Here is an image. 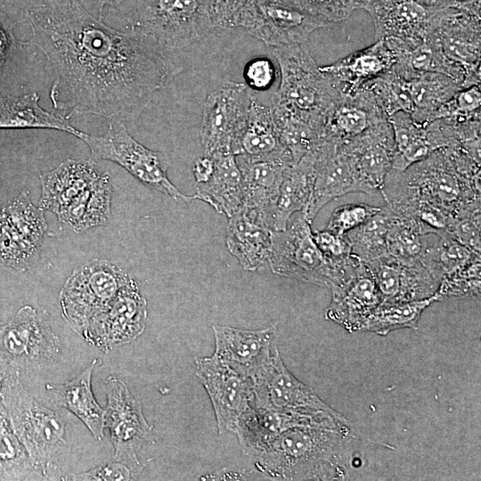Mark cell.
<instances>
[{"mask_svg": "<svg viewBox=\"0 0 481 481\" xmlns=\"http://www.w3.org/2000/svg\"><path fill=\"white\" fill-rule=\"evenodd\" d=\"M29 42L53 76L55 110L108 120L139 117L153 95L183 71L175 53L138 32L117 30L79 0H42L27 11Z\"/></svg>", "mask_w": 481, "mask_h": 481, "instance_id": "cell-1", "label": "cell"}, {"mask_svg": "<svg viewBox=\"0 0 481 481\" xmlns=\"http://www.w3.org/2000/svg\"><path fill=\"white\" fill-rule=\"evenodd\" d=\"M380 193L390 208L423 202L452 219L481 207L480 160L460 146L443 148L404 171L391 168Z\"/></svg>", "mask_w": 481, "mask_h": 481, "instance_id": "cell-2", "label": "cell"}, {"mask_svg": "<svg viewBox=\"0 0 481 481\" xmlns=\"http://www.w3.org/2000/svg\"><path fill=\"white\" fill-rule=\"evenodd\" d=\"M356 436L349 423L297 426L253 457L256 469L276 480H345Z\"/></svg>", "mask_w": 481, "mask_h": 481, "instance_id": "cell-3", "label": "cell"}, {"mask_svg": "<svg viewBox=\"0 0 481 481\" xmlns=\"http://www.w3.org/2000/svg\"><path fill=\"white\" fill-rule=\"evenodd\" d=\"M273 53L281 81L271 106L307 123L324 138L327 117L344 93L341 87L320 69L302 45L275 47Z\"/></svg>", "mask_w": 481, "mask_h": 481, "instance_id": "cell-4", "label": "cell"}, {"mask_svg": "<svg viewBox=\"0 0 481 481\" xmlns=\"http://www.w3.org/2000/svg\"><path fill=\"white\" fill-rule=\"evenodd\" d=\"M0 396L15 434L44 477H48L55 468L54 457L67 444L63 420L25 390L20 377L3 386Z\"/></svg>", "mask_w": 481, "mask_h": 481, "instance_id": "cell-5", "label": "cell"}, {"mask_svg": "<svg viewBox=\"0 0 481 481\" xmlns=\"http://www.w3.org/2000/svg\"><path fill=\"white\" fill-rule=\"evenodd\" d=\"M76 136L88 146L92 159L114 162L143 184L175 200L186 203L194 200L193 195L180 192L168 179L169 160L167 156L138 143L127 131L125 122L109 120L103 135H91L79 131Z\"/></svg>", "mask_w": 481, "mask_h": 481, "instance_id": "cell-6", "label": "cell"}, {"mask_svg": "<svg viewBox=\"0 0 481 481\" xmlns=\"http://www.w3.org/2000/svg\"><path fill=\"white\" fill-rule=\"evenodd\" d=\"M126 20L132 31L175 53L213 29L199 0H136Z\"/></svg>", "mask_w": 481, "mask_h": 481, "instance_id": "cell-7", "label": "cell"}, {"mask_svg": "<svg viewBox=\"0 0 481 481\" xmlns=\"http://www.w3.org/2000/svg\"><path fill=\"white\" fill-rule=\"evenodd\" d=\"M131 278L103 259H93L76 268L60 291L62 316L81 337L89 322L110 304Z\"/></svg>", "mask_w": 481, "mask_h": 481, "instance_id": "cell-8", "label": "cell"}, {"mask_svg": "<svg viewBox=\"0 0 481 481\" xmlns=\"http://www.w3.org/2000/svg\"><path fill=\"white\" fill-rule=\"evenodd\" d=\"M250 379L257 407L320 420L348 421L287 369L276 344Z\"/></svg>", "mask_w": 481, "mask_h": 481, "instance_id": "cell-9", "label": "cell"}, {"mask_svg": "<svg viewBox=\"0 0 481 481\" xmlns=\"http://www.w3.org/2000/svg\"><path fill=\"white\" fill-rule=\"evenodd\" d=\"M326 26L292 0H248L232 24L274 47L303 45L314 30Z\"/></svg>", "mask_w": 481, "mask_h": 481, "instance_id": "cell-10", "label": "cell"}, {"mask_svg": "<svg viewBox=\"0 0 481 481\" xmlns=\"http://www.w3.org/2000/svg\"><path fill=\"white\" fill-rule=\"evenodd\" d=\"M105 389L104 428H109L110 433L113 459L127 466L133 476H136L145 466L140 460V452L153 443L152 427L146 421L140 402L121 379L108 377Z\"/></svg>", "mask_w": 481, "mask_h": 481, "instance_id": "cell-11", "label": "cell"}, {"mask_svg": "<svg viewBox=\"0 0 481 481\" xmlns=\"http://www.w3.org/2000/svg\"><path fill=\"white\" fill-rule=\"evenodd\" d=\"M481 0H466L444 7L429 37L445 58L463 69L462 88L481 85Z\"/></svg>", "mask_w": 481, "mask_h": 481, "instance_id": "cell-12", "label": "cell"}, {"mask_svg": "<svg viewBox=\"0 0 481 481\" xmlns=\"http://www.w3.org/2000/svg\"><path fill=\"white\" fill-rule=\"evenodd\" d=\"M253 94L242 83L226 81L208 95L200 140L205 155L232 153L246 125Z\"/></svg>", "mask_w": 481, "mask_h": 481, "instance_id": "cell-13", "label": "cell"}, {"mask_svg": "<svg viewBox=\"0 0 481 481\" xmlns=\"http://www.w3.org/2000/svg\"><path fill=\"white\" fill-rule=\"evenodd\" d=\"M268 261L275 274L329 287L330 269L301 212L286 229L273 231Z\"/></svg>", "mask_w": 481, "mask_h": 481, "instance_id": "cell-14", "label": "cell"}, {"mask_svg": "<svg viewBox=\"0 0 481 481\" xmlns=\"http://www.w3.org/2000/svg\"><path fill=\"white\" fill-rule=\"evenodd\" d=\"M44 209L24 191L0 212V264L27 270L39 254L47 231Z\"/></svg>", "mask_w": 481, "mask_h": 481, "instance_id": "cell-15", "label": "cell"}, {"mask_svg": "<svg viewBox=\"0 0 481 481\" xmlns=\"http://www.w3.org/2000/svg\"><path fill=\"white\" fill-rule=\"evenodd\" d=\"M314 153V187L310 201L302 212L312 223L330 201L351 192L370 194L351 155L339 141L323 138Z\"/></svg>", "mask_w": 481, "mask_h": 481, "instance_id": "cell-16", "label": "cell"}, {"mask_svg": "<svg viewBox=\"0 0 481 481\" xmlns=\"http://www.w3.org/2000/svg\"><path fill=\"white\" fill-rule=\"evenodd\" d=\"M0 350L20 370L53 363L61 346L45 316L25 306L9 322L0 325Z\"/></svg>", "mask_w": 481, "mask_h": 481, "instance_id": "cell-17", "label": "cell"}, {"mask_svg": "<svg viewBox=\"0 0 481 481\" xmlns=\"http://www.w3.org/2000/svg\"><path fill=\"white\" fill-rule=\"evenodd\" d=\"M146 320L147 301L131 278L110 304L89 322L81 338L108 352L136 339L143 332Z\"/></svg>", "mask_w": 481, "mask_h": 481, "instance_id": "cell-18", "label": "cell"}, {"mask_svg": "<svg viewBox=\"0 0 481 481\" xmlns=\"http://www.w3.org/2000/svg\"><path fill=\"white\" fill-rule=\"evenodd\" d=\"M195 366L196 375L212 403L218 433H235L240 415L254 399L251 379L239 373L214 355L197 358Z\"/></svg>", "mask_w": 481, "mask_h": 481, "instance_id": "cell-19", "label": "cell"}, {"mask_svg": "<svg viewBox=\"0 0 481 481\" xmlns=\"http://www.w3.org/2000/svg\"><path fill=\"white\" fill-rule=\"evenodd\" d=\"M444 8L420 0H365L361 9L372 18L376 40L397 38L417 43L434 30Z\"/></svg>", "mask_w": 481, "mask_h": 481, "instance_id": "cell-20", "label": "cell"}, {"mask_svg": "<svg viewBox=\"0 0 481 481\" xmlns=\"http://www.w3.org/2000/svg\"><path fill=\"white\" fill-rule=\"evenodd\" d=\"M240 170L244 200L240 209L250 219L272 229L275 204L290 158L250 160L235 156Z\"/></svg>", "mask_w": 481, "mask_h": 481, "instance_id": "cell-21", "label": "cell"}, {"mask_svg": "<svg viewBox=\"0 0 481 481\" xmlns=\"http://www.w3.org/2000/svg\"><path fill=\"white\" fill-rule=\"evenodd\" d=\"M365 265L374 278L382 303L428 298L436 294L441 282L420 262L404 264L388 254Z\"/></svg>", "mask_w": 481, "mask_h": 481, "instance_id": "cell-22", "label": "cell"}, {"mask_svg": "<svg viewBox=\"0 0 481 481\" xmlns=\"http://www.w3.org/2000/svg\"><path fill=\"white\" fill-rule=\"evenodd\" d=\"M330 289L332 298L325 318L350 333L360 332L369 315L382 303L374 278L363 261L350 278Z\"/></svg>", "mask_w": 481, "mask_h": 481, "instance_id": "cell-23", "label": "cell"}, {"mask_svg": "<svg viewBox=\"0 0 481 481\" xmlns=\"http://www.w3.org/2000/svg\"><path fill=\"white\" fill-rule=\"evenodd\" d=\"M213 332V355L239 373L251 378L275 345L277 325L254 330L215 325Z\"/></svg>", "mask_w": 481, "mask_h": 481, "instance_id": "cell-24", "label": "cell"}, {"mask_svg": "<svg viewBox=\"0 0 481 481\" xmlns=\"http://www.w3.org/2000/svg\"><path fill=\"white\" fill-rule=\"evenodd\" d=\"M341 143L353 158L370 194L380 192L396 153L389 121L378 122L360 135Z\"/></svg>", "mask_w": 481, "mask_h": 481, "instance_id": "cell-25", "label": "cell"}, {"mask_svg": "<svg viewBox=\"0 0 481 481\" xmlns=\"http://www.w3.org/2000/svg\"><path fill=\"white\" fill-rule=\"evenodd\" d=\"M348 423L320 420L249 406L240 417L235 434L244 454L253 458L263 452L282 432L297 426L331 427Z\"/></svg>", "mask_w": 481, "mask_h": 481, "instance_id": "cell-26", "label": "cell"}, {"mask_svg": "<svg viewBox=\"0 0 481 481\" xmlns=\"http://www.w3.org/2000/svg\"><path fill=\"white\" fill-rule=\"evenodd\" d=\"M101 174L93 159H68L62 161L54 169L39 175L41 196L38 207L57 216Z\"/></svg>", "mask_w": 481, "mask_h": 481, "instance_id": "cell-27", "label": "cell"}, {"mask_svg": "<svg viewBox=\"0 0 481 481\" xmlns=\"http://www.w3.org/2000/svg\"><path fill=\"white\" fill-rule=\"evenodd\" d=\"M395 56L385 39L355 52L332 64L320 67L345 94H354L363 84L390 71Z\"/></svg>", "mask_w": 481, "mask_h": 481, "instance_id": "cell-28", "label": "cell"}, {"mask_svg": "<svg viewBox=\"0 0 481 481\" xmlns=\"http://www.w3.org/2000/svg\"><path fill=\"white\" fill-rule=\"evenodd\" d=\"M387 119L371 92L361 86L354 94L343 93L332 107L327 117L324 138L345 142Z\"/></svg>", "mask_w": 481, "mask_h": 481, "instance_id": "cell-29", "label": "cell"}, {"mask_svg": "<svg viewBox=\"0 0 481 481\" xmlns=\"http://www.w3.org/2000/svg\"><path fill=\"white\" fill-rule=\"evenodd\" d=\"M102 364L99 358L92 363L73 379L61 384H47L55 402L77 416L90 430L94 438L101 441L104 436L105 410L96 402L92 390V375Z\"/></svg>", "mask_w": 481, "mask_h": 481, "instance_id": "cell-30", "label": "cell"}, {"mask_svg": "<svg viewBox=\"0 0 481 481\" xmlns=\"http://www.w3.org/2000/svg\"><path fill=\"white\" fill-rule=\"evenodd\" d=\"M234 156L250 160L278 158L292 159L281 143L271 107L261 104L254 96Z\"/></svg>", "mask_w": 481, "mask_h": 481, "instance_id": "cell-31", "label": "cell"}, {"mask_svg": "<svg viewBox=\"0 0 481 481\" xmlns=\"http://www.w3.org/2000/svg\"><path fill=\"white\" fill-rule=\"evenodd\" d=\"M211 158L214 160L213 173L207 182L196 184L193 197L230 217L239 212L243 205L242 175L232 153L218 154Z\"/></svg>", "mask_w": 481, "mask_h": 481, "instance_id": "cell-32", "label": "cell"}, {"mask_svg": "<svg viewBox=\"0 0 481 481\" xmlns=\"http://www.w3.org/2000/svg\"><path fill=\"white\" fill-rule=\"evenodd\" d=\"M226 246L246 271H256L268 258L273 230L239 211L229 217Z\"/></svg>", "mask_w": 481, "mask_h": 481, "instance_id": "cell-33", "label": "cell"}, {"mask_svg": "<svg viewBox=\"0 0 481 481\" xmlns=\"http://www.w3.org/2000/svg\"><path fill=\"white\" fill-rule=\"evenodd\" d=\"M313 187L314 153L310 151L288 167L283 174L273 217V231L286 229L290 216L306 208Z\"/></svg>", "mask_w": 481, "mask_h": 481, "instance_id": "cell-34", "label": "cell"}, {"mask_svg": "<svg viewBox=\"0 0 481 481\" xmlns=\"http://www.w3.org/2000/svg\"><path fill=\"white\" fill-rule=\"evenodd\" d=\"M37 93L0 97V129H55L72 134L79 130L71 126L69 118L47 111L39 104Z\"/></svg>", "mask_w": 481, "mask_h": 481, "instance_id": "cell-35", "label": "cell"}, {"mask_svg": "<svg viewBox=\"0 0 481 481\" xmlns=\"http://www.w3.org/2000/svg\"><path fill=\"white\" fill-rule=\"evenodd\" d=\"M112 189L110 174L102 173L57 215L59 221L76 232L106 224L110 217Z\"/></svg>", "mask_w": 481, "mask_h": 481, "instance_id": "cell-36", "label": "cell"}, {"mask_svg": "<svg viewBox=\"0 0 481 481\" xmlns=\"http://www.w3.org/2000/svg\"><path fill=\"white\" fill-rule=\"evenodd\" d=\"M388 121L396 147L392 169L404 171L438 150L428 123H419L404 111L394 113Z\"/></svg>", "mask_w": 481, "mask_h": 481, "instance_id": "cell-37", "label": "cell"}, {"mask_svg": "<svg viewBox=\"0 0 481 481\" xmlns=\"http://www.w3.org/2000/svg\"><path fill=\"white\" fill-rule=\"evenodd\" d=\"M404 82L413 107L410 115L422 124L433 121L436 110L461 89L450 77L434 72Z\"/></svg>", "mask_w": 481, "mask_h": 481, "instance_id": "cell-38", "label": "cell"}, {"mask_svg": "<svg viewBox=\"0 0 481 481\" xmlns=\"http://www.w3.org/2000/svg\"><path fill=\"white\" fill-rule=\"evenodd\" d=\"M42 471L15 434L0 396V480L41 479Z\"/></svg>", "mask_w": 481, "mask_h": 481, "instance_id": "cell-39", "label": "cell"}, {"mask_svg": "<svg viewBox=\"0 0 481 481\" xmlns=\"http://www.w3.org/2000/svg\"><path fill=\"white\" fill-rule=\"evenodd\" d=\"M393 214L387 234V254L404 264L420 262L429 235L438 232L417 219Z\"/></svg>", "mask_w": 481, "mask_h": 481, "instance_id": "cell-40", "label": "cell"}, {"mask_svg": "<svg viewBox=\"0 0 481 481\" xmlns=\"http://www.w3.org/2000/svg\"><path fill=\"white\" fill-rule=\"evenodd\" d=\"M435 302H438L436 295L421 300L381 303L366 319L360 332L387 336L396 330H416L422 313Z\"/></svg>", "mask_w": 481, "mask_h": 481, "instance_id": "cell-41", "label": "cell"}, {"mask_svg": "<svg viewBox=\"0 0 481 481\" xmlns=\"http://www.w3.org/2000/svg\"><path fill=\"white\" fill-rule=\"evenodd\" d=\"M393 212L387 207L367 221L345 234L351 253L368 263L387 255V234L393 218Z\"/></svg>", "mask_w": 481, "mask_h": 481, "instance_id": "cell-42", "label": "cell"}, {"mask_svg": "<svg viewBox=\"0 0 481 481\" xmlns=\"http://www.w3.org/2000/svg\"><path fill=\"white\" fill-rule=\"evenodd\" d=\"M362 86L371 92L387 119L397 111L409 114L412 112V103L404 87V78L392 70L368 81Z\"/></svg>", "mask_w": 481, "mask_h": 481, "instance_id": "cell-43", "label": "cell"}, {"mask_svg": "<svg viewBox=\"0 0 481 481\" xmlns=\"http://www.w3.org/2000/svg\"><path fill=\"white\" fill-rule=\"evenodd\" d=\"M481 259L477 258L463 268L442 278L436 292L437 301L449 298H480Z\"/></svg>", "mask_w": 481, "mask_h": 481, "instance_id": "cell-44", "label": "cell"}, {"mask_svg": "<svg viewBox=\"0 0 481 481\" xmlns=\"http://www.w3.org/2000/svg\"><path fill=\"white\" fill-rule=\"evenodd\" d=\"M481 85H474L460 89L448 102L436 112L434 120L448 118L465 121L481 118Z\"/></svg>", "mask_w": 481, "mask_h": 481, "instance_id": "cell-45", "label": "cell"}, {"mask_svg": "<svg viewBox=\"0 0 481 481\" xmlns=\"http://www.w3.org/2000/svg\"><path fill=\"white\" fill-rule=\"evenodd\" d=\"M480 207L464 211L454 216L445 232L458 242L480 255L481 217Z\"/></svg>", "mask_w": 481, "mask_h": 481, "instance_id": "cell-46", "label": "cell"}, {"mask_svg": "<svg viewBox=\"0 0 481 481\" xmlns=\"http://www.w3.org/2000/svg\"><path fill=\"white\" fill-rule=\"evenodd\" d=\"M298 7L328 25L347 19L365 0H292Z\"/></svg>", "mask_w": 481, "mask_h": 481, "instance_id": "cell-47", "label": "cell"}, {"mask_svg": "<svg viewBox=\"0 0 481 481\" xmlns=\"http://www.w3.org/2000/svg\"><path fill=\"white\" fill-rule=\"evenodd\" d=\"M381 207L366 203L344 204L336 208L329 220L326 230L336 234L345 235L367 221L380 210Z\"/></svg>", "mask_w": 481, "mask_h": 481, "instance_id": "cell-48", "label": "cell"}, {"mask_svg": "<svg viewBox=\"0 0 481 481\" xmlns=\"http://www.w3.org/2000/svg\"><path fill=\"white\" fill-rule=\"evenodd\" d=\"M212 29L232 28L248 0H199Z\"/></svg>", "mask_w": 481, "mask_h": 481, "instance_id": "cell-49", "label": "cell"}, {"mask_svg": "<svg viewBox=\"0 0 481 481\" xmlns=\"http://www.w3.org/2000/svg\"><path fill=\"white\" fill-rule=\"evenodd\" d=\"M243 77L249 89L265 91L276 79V68L269 58H254L245 65Z\"/></svg>", "mask_w": 481, "mask_h": 481, "instance_id": "cell-50", "label": "cell"}, {"mask_svg": "<svg viewBox=\"0 0 481 481\" xmlns=\"http://www.w3.org/2000/svg\"><path fill=\"white\" fill-rule=\"evenodd\" d=\"M313 238L328 263L339 261L352 254L345 235H336L325 229L313 232Z\"/></svg>", "mask_w": 481, "mask_h": 481, "instance_id": "cell-51", "label": "cell"}, {"mask_svg": "<svg viewBox=\"0 0 481 481\" xmlns=\"http://www.w3.org/2000/svg\"><path fill=\"white\" fill-rule=\"evenodd\" d=\"M133 477V473L127 466L115 461V462L101 464L87 472L67 476L61 480L116 481L130 480Z\"/></svg>", "mask_w": 481, "mask_h": 481, "instance_id": "cell-52", "label": "cell"}, {"mask_svg": "<svg viewBox=\"0 0 481 481\" xmlns=\"http://www.w3.org/2000/svg\"><path fill=\"white\" fill-rule=\"evenodd\" d=\"M13 27L14 24L10 18L0 10V75L18 45Z\"/></svg>", "mask_w": 481, "mask_h": 481, "instance_id": "cell-53", "label": "cell"}, {"mask_svg": "<svg viewBox=\"0 0 481 481\" xmlns=\"http://www.w3.org/2000/svg\"><path fill=\"white\" fill-rule=\"evenodd\" d=\"M214 170V160L211 157L204 155L199 157L193 163L192 173L196 183L207 182Z\"/></svg>", "mask_w": 481, "mask_h": 481, "instance_id": "cell-54", "label": "cell"}, {"mask_svg": "<svg viewBox=\"0 0 481 481\" xmlns=\"http://www.w3.org/2000/svg\"><path fill=\"white\" fill-rule=\"evenodd\" d=\"M20 377V370L0 350V388Z\"/></svg>", "mask_w": 481, "mask_h": 481, "instance_id": "cell-55", "label": "cell"}, {"mask_svg": "<svg viewBox=\"0 0 481 481\" xmlns=\"http://www.w3.org/2000/svg\"><path fill=\"white\" fill-rule=\"evenodd\" d=\"M422 3L438 8L448 7L455 4L456 3L466 0H420Z\"/></svg>", "mask_w": 481, "mask_h": 481, "instance_id": "cell-56", "label": "cell"}, {"mask_svg": "<svg viewBox=\"0 0 481 481\" xmlns=\"http://www.w3.org/2000/svg\"><path fill=\"white\" fill-rule=\"evenodd\" d=\"M124 0H97L99 9V19L102 20L103 11L106 7H117L123 3Z\"/></svg>", "mask_w": 481, "mask_h": 481, "instance_id": "cell-57", "label": "cell"}]
</instances>
